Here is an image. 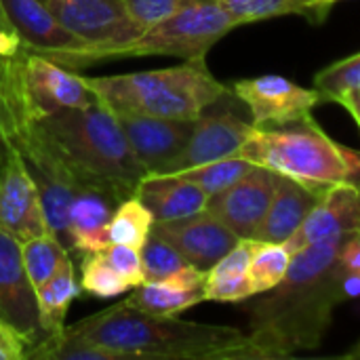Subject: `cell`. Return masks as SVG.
<instances>
[{
	"label": "cell",
	"instance_id": "cell-26",
	"mask_svg": "<svg viewBox=\"0 0 360 360\" xmlns=\"http://www.w3.org/2000/svg\"><path fill=\"white\" fill-rule=\"evenodd\" d=\"M289 264H291V251L283 243L255 240L251 268H249L255 295L274 289L285 278Z\"/></svg>",
	"mask_w": 360,
	"mask_h": 360
},
{
	"label": "cell",
	"instance_id": "cell-21",
	"mask_svg": "<svg viewBox=\"0 0 360 360\" xmlns=\"http://www.w3.org/2000/svg\"><path fill=\"white\" fill-rule=\"evenodd\" d=\"M80 283L76 281L74 262L70 255L61 262L57 272L36 287V300H38V319L44 338L46 335H59L65 329V316L72 306V302L80 295Z\"/></svg>",
	"mask_w": 360,
	"mask_h": 360
},
{
	"label": "cell",
	"instance_id": "cell-32",
	"mask_svg": "<svg viewBox=\"0 0 360 360\" xmlns=\"http://www.w3.org/2000/svg\"><path fill=\"white\" fill-rule=\"evenodd\" d=\"M131 17L146 30L160 23L162 19L175 15L192 0H122Z\"/></svg>",
	"mask_w": 360,
	"mask_h": 360
},
{
	"label": "cell",
	"instance_id": "cell-36",
	"mask_svg": "<svg viewBox=\"0 0 360 360\" xmlns=\"http://www.w3.org/2000/svg\"><path fill=\"white\" fill-rule=\"evenodd\" d=\"M342 291L346 295V302L360 297V272H348L346 270L344 281H342Z\"/></svg>",
	"mask_w": 360,
	"mask_h": 360
},
{
	"label": "cell",
	"instance_id": "cell-9",
	"mask_svg": "<svg viewBox=\"0 0 360 360\" xmlns=\"http://www.w3.org/2000/svg\"><path fill=\"white\" fill-rule=\"evenodd\" d=\"M0 321L32 348L44 333L38 319L36 289L23 268L21 240L0 226Z\"/></svg>",
	"mask_w": 360,
	"mask_h": 360
},
{
	"label": "cell",
	"instance_id": "cell-25",
	"mask_svg": "<svg viewBox=\"0 0 360 360\" xmlns=\"http://www.w3.org/2000/svg\"><path fill=\"white\" fill-rule=\"evenodd\" d=\"M21 257H23V268L36 289L57 272L61 262L68 257V247L55 234L49 232V234L23 240Z\"/></svg>",
	"mask_w": 360,
	"mask_h": 360
},
{
	"label": "cell",
	"instance_id": "cell-18",
	"mask_svg": "<svg viewBox=\"0 0 360 360\" xmlns=\"http://www.w3.org/2000/svg\"><path fill=\"white\" fill-rule=\"evenodd\" d=\"M135 196L152 211L154 224L190 217L205 211L209 202V194L202 188L173 173L146 175L139 181Z\"/></svg>",
	"mask_w": 360,
	"mask_h": 360
},
{
	"label": "cell",
	"instance_id": "cell-38",
	"mask_svg": "<svg viewBox=\"0 0 360 360\" xmlns=\"http://www.w3.org/2000/svg\"><path fill=\"white\" fill-rule=\"evenodd\" d=\"M344 359H360V342L352 348V350H348V352L344 354Z\"/></svg>",
	"mask_w": 360,
	"mask_h": 360
},
{
	"label": "cell",
	"instance_id": "cell-37",
	"mask_svg": "<svg viewBox=\"0 0 360 360\" xmlns=\"http://www.w3.org/2000/svg\"><path fill=\"white\" fill-rule=\"evenodd\" d=\"M338 103H342V105L352 114V118L356 120V124H359L360 129V91H352V93L342 95V97L338 99Z\"/></svg>",
	"mask_w": 360,
	"mask_h": 360
},
{
	"label": "cell",
	"instance_id": "cell-17",
	"mask_svg": "<svg viewBox=\"0 0 360 360\" xmlns=\"http://www.w3.org/2000/svg\"><path fill=\"white\" fill-rule=\"evenodd\" d=\"M327 192V190H325ZM323 190H312L291 177L276 173L274 196L270 209L255 234V240L262 243H287L306 217L314 211L319 200L325 194Z\"/></svg>",
	"mask_w": 360,
	"mask_h": 360
},
{
	"label": "cell",
	"instance_id": "cell-14",
	"mask_svg": "<svg viewBox=\"0 0 360 360\" xmlns=\"http://www.w3.org/2000/svg\"><path fill=\"white\" fill-rule=\"evenodd\" d=\"M253 129H255L253 122L251 124L245 122L230 110H215V112L205 110L194 120V131L190 135V141L169 173H179L213 160L238 156L240 148L245 146Z\"/></svg>",
	"mask_w": 360,
	"mask_h": 360
},
{
	"label": "cell",
	"instance_id": "cell-39",
	"mask_svg": "<svg viewBox=\"0 0 360 360\" xmlns=\"http://www.w3.org/2000/svg\"><path fill=\"white\" fill-rule=\"evenodd\" d=\"M0 27H4V30H11V25H8V19L4 17V11H2V6H0Z\"/></svg>",
	"mask_w": 360,
	"mask_h": 360
},
{
	"label": "cell",
	"instance_id": "cell-8",
	"mask_svg": "<svg viewBox=\"0 0 360 360\" xmlns=\"http://www.w3.org/2000/svg\"><path fill=\"white\" fill-rule=\"evenodd\" d=\"M44 6L84 44L112 46L135 40L146 32L122 0H42Z\"/></svg>",
	"mask_w": 360,
	"mask_h": 360
},
{
	"label": "cell",
	"instance_id": "cell-27",
	"mask_svg": "<svg viewBox=\"0 0 360 360\" xmlns=\"http://www.w3.org/2000/svg\"><path fill=\"white\" fill-rule=\"evenodd\" d=\"M255 165L243 156H230V158H221V160H213L194 169H186L173 175H181L190 181H194L198 188H202L209 196L219 194L224 190H228L230 186H234L236 181H240Z\"/></svg>",
	"mask_w": 360,
	"mask_h": 360
},
{
	"label": "cell",
	"instance_id": "cell-31",
	"mask_svg": "<svg viewBox=\"0 0 360 360\" xmlns=\"http://www.w3.org/2000/svg\"><path fill=\"white\" fill-rule=\"evenodd\" d=\"M103 255L108 257V262L116 268V272L129 283L131 289L139 287L146 283V276H143V266H141V253L133 247H127V245H116V243H110L105 249H103Z\"/></svg>",
	"mask_w": 360,
	"mask_h": 360
},
{
	"label": "cell",
	"instance_id": "cell-13",
	"mask_svg": "<svg viewBox=\"0 0 360 360\" xmlns=\"http://www.w3.org/2000/svg\"><path fill=\"white\" fill-rule=\"evenodd\" d=\"M152 232L171 243L190 266L202 272L217 264L240 240L226 224H221L207 209L184 219L154 224Z\"/></svg>",
	"mask_w": 360,
	"mask_h": 360
},
{
	"label": "cell",
	"instance_id": "cell-30",
	"mask_svg": "<svg viewBox=\"0 0 360 360\" xmlns=\"http://www.w3.org/2000/svg\"><path fill=\"white\" fill-rule=\"evenodd\" d=\"M139 253H141V266H143L146 283L148 281H165L173 272L188 266L184 255L171 243H167L162 236H158L156 232H152L148 236V240L143 243Z\"/></svg>",
	"mask_w": 360,
	"mask_h": 360
},
{
	"label": "cell",
	"instance_id": "cell-12",
	"mask_svg": "<svg viewBox=\"0 0 360 360\" xmlns=\"http://www.w3.org/2000/svg\"><path fill=\"white\" fill-rule=\"evenodd\" d=\"M276 173L266 167H253L240 181L228 190L209 196L207 211L226 224L238 238H255L274 196Z\"/></svg>",
	"mask_w": 360,
	"mask_h": 360
},
{
	"label": "cell",
	"instance_id": "cell-22",
	"mask_svg": "<svg viewBox=\"0 0 360 360\" xmlns=\"http://www.w3.org/2000/svg\"><path fill=\"white\" fill-rule=\"evenodd\" d=\"M219 4L238 25L283 15H302L310 23H323L333 6L331 0H219Z\"/></svg>",
	"mask_w": 360,
	"mask_h": 360
},
{
	"label": "cell",
	"instance_id": "cell-33",
	"mask_svg": "<svg viewBox=\"0 0 360 360\" xmlns=\"http://www.w3.org/2000/svg\"><path fill=\"white\" fill-rule=\"evenodd\" d=\"M27 344L0 321V360H21L25 356Z\"/></svg>",
	"mask_w": 360,
	"mask_h": 360
},
{
	"label": "cell",
	"instance_id": "cell-3",
	"mask_svg": "<svg viewBox=\"0 0 360 360\" xmlns=\"http://www.w3.org/2000/svg\"><path fill=\"white\" fill-rule=\"evenodd\" d=\"M82 188L110 196L116 205L135 194L146 177L116 116L99 101L84 110H63L34 120Z\"/></svg>",
	"mask_w": 360,
	"mask_h": 360
},
{
	"label": "cell",
	"instance_id": "cell-34",
	"mask_svg": "<svg viewBox=\"0 0 360 360\" xmlns=\"http://www.w3.org/2000/svg\"><path fill=\"white\" fill-rule=\"evenodd\" d=\"M342 259L348 272H360V232H354L342 251Z\"/></svg>",
	"mask_w": 360,
	"mask_h": 360
},
{
	"label": "cell",
	"instance_id": "cell-23",
	"mask_svg": "<svg viewBox=\"0 0 360 360\" xmlns=\"http://www.w3.org/2000/svg\"><path fill=\"white\" fill-rule=\"evenodd\" d=\"M129 306L154 314V316H177L192 306L205 302V291H192L169 281H148L133 289V293L124 300Z\"/></svg>",
	"mask_w": 360,
	"mask_h": 360
},
{
	"label": "cell",
	"instance_id": "cell-10",
	"mask_svg": "<svg viewBox=\"0 0 360 360\" xmlns=\"http://www.w3.org/2000/svg\"><path fill=\"white\" fill-rule=\"evenodd\" d=\"M0 226L21 243L51 232L42 213L38 186L23 156L11 146L2 148L0 158Z\"/></svg>",
	"mask_w": 360,
	"mask_h": 360
},
{
	"label": "cell",
	"instance_id": "cell-4",
	"mask_svg": "<svg viewBox=\"0 0 360 360\" xmlns=\"http://www.w3.org/2000/svg\"><path fill=\"white\" fill-rule=\"evenodd\" d=\"M99 103L114 116L141 114L156 118L196 120L230 91L209 70L205 57L179 65L118 76H84Z\"/></svg>",
	"mask_w": 360,
	"mask_h": 360
},
{
	"label": "cell",
	"instance_id": "cell-15",
	"mask_svg": "<svg viewBox=\"0 0 360 360\" xmlns=\"http://www.w3.org/2000/svg\"><path fill=\"white\" fill-rule=\"evenodd\" d=\"M360 232V186L329 188L300 230L283 243L291 253L329 236Z\"/></svg>",
	"mask_w": 360,
	"mask_h": 360
},
{
	"label": "cell",
	"instance_id": "cell-19",
	"mask_svg": "<svg viewBox=\"0 0 360 360\" xmlns=\"http://www.w3.org/2000/svg\"><path fill=\"white\" fill-rule=\"evenodd\" d=\"M116 202L99 190L80 188L68 217V247L78 253H99L110 245V219Z\"/></svg>",
	"mask_w": 360,
	"mask_h": 360
},
{
	"label": "cell",
	"instance_id": "cell-40",
	"mask_svg": "<svg viewBox=\"0 0 360 360\" xmlns=\"http://www.w3.org/2000/svg\"><path fill=\"white\" fill-rule=\"evenodd\" d=\"M2 61V59H0ZM0 158H2V135H0Z\"/></svg>",
	"mask_w": 360,
	"mask_h": 360
},
{
	"label": "cell",
	"instance_id": "cell-29",
	"mask_svg": "<svg viewBox=\"0 0 360 360\" xmlns=\"http://www.w3.org/2000/svg\"><path fill=\"white\" fill-rule=\"evenodd\" d=\"M314 89L325 101H338L346 93L360 91V53L321 70L314 78Z\"/></svg>",
	"mask_w": 360,
	"mask_h": 360
},
{
	"label": "cell",
	"instance_id": "cell-35",
	"mask_svg": "<svg viewBox=\"0 0 360 360\" xmlns=\"http://www.w3.org/2000/svg\"><path fill=\"white\" fill-rule=\"evenodd\" d=\"M21 49H23V44H21L19 36L13 30L0 27V59L15 57Z\"/></svg>",
	"mask_w": 360,
	"mask_h": 360
},
{
	"label": "cell",
	"instance_id": "cell-24",
	"mask_svg": "<svg viewBox=\"0 0 360 360\" xmlns=\"http://www.w3.org/2000/svg\"><path fill=\"white\" fill-rule=\"evenodd\" d=\"M152 226H154L152 211L133 194L114 207L110 219V243L127 245L139 251L148 240V236L152 234Z\"/></svg>",
	"mask_w": 360,
	"mask_h": 360
},
{
	"label": "cell",
	"instance_id": "cell-6",
	"mask_svg": "<svg viewBox=\"0 0 360 360\" xmlns=\"http://www.w3.org/2000/svg\"><path fill=\"white\" fill-rule=\"evenodd\" d=\"M234 27H238V21L219 4V0H192L175 15L148 27L141 36L124 44H80L72 49L46 51L40 55L74 72L103 61L152 55L196 59L205 57Z\"/></svg>",
	"mask_w": 360,
	"mask_h": 360
},
{
	"label": "cell",
	"instance_id": "cell-41",
	"mask_svg": "<svg viewBox=\"0 0 360 360\" xmlns=\"http://www.w3.org/2000/svg\"><path fill=\"white\" fill-rule=\"evenodd\" d=\"M331 2H333V4H335V2H340V0H331Z\"/></svg>",
	"mask_w": 360,
	"mask_h": 360
},
{
	"label": "cell",
	"instance_id": "cell-16",
	"mask_svg": "<svg viewBox=\"0 0 360 360\" xmlns=\"http://www.w3.org/2000/svg\"><path fill=\"white\" fill-rule=\"evenodd\" d=\"M11 30L19 36L23 49L34 53L72 49L84 44L44 6L42 0H0Z\"/></svg>",
	"mask_w": 360,
	"mask_h": 360
},
{
	"label": "cell",
	"instance_id": "cell-20",
	"mask_svg": "<svg viewBox=\"0 0 360 360\" xmlns=\"http://www.w3.org/2000/svg\"><path fill=\"white\" fill-rule=\"evenodd\" d=\"M255 238H240L205 274V302H243L255 295L251 285V257Z\"/></svg>",
	"mask_w": 360,
	"mask_h": 360
},
{
	"label": "cell",
	"instance_id": "cell-2",
	"mask_svg": "<svg viewBox=\"0 0 360 360\" xmlns=\"http://www.w3.org/2000/svg\"><path fill=\"white\" fill-rule=\"evenodd\" d=\"M65 329L124 354L127 360H266L249 333L234 327L154 316L127 302H118Z\"/></svg>",
	"mask_w": 360,
	"mask_h": 360
},
{
	"label": "cell",
	"instance_id": "cell-5",
	"mask_svg": "<svg viewBox=\"0 0 360 360\" xmlns=\"http://www.w3.org/2000/svg\"><path fill=\"white\" fill-rule=\"evenodd\" d=\"M238 156L312 190L360 186V152L331 139L314 118L255 127Z\"/></svg>",
	"mask_w": 360,
	"mask_h": 360
},
{
	"label": "cell",
	"instance_id": "cell-11",
	"mask_svg": "<svg viewBox=\"0 0 360 360\" xmlns=\"http://www.w3.org/2000/svg\"><path fill=\"white\" fill-rule=\"evenodd\" d=\"M116 120L124 131L127 141L146 175L169 173L179 154L186 150L194 131V120L156 118L141 114H118Z\"/></svg>",
	"mask_w": 360,
	"mask_h": 360
},
{
	"label": "cell",
	"instance_id": "cell-28",
	"mask_svg": "<svg viewBox=\"0 0 360 360\" xmlns=\"http://www.w3.org/2000/svg\"><path fill=\"white\" fill-rule=\"evenodd\" d=\"M80 289L93 297L110 300L131 291L129 283L116 272V268L108 262L103 251L84 253L80 264Z\"/></svg>",
	"mask_w": 360,
	"mask_h": 360
},
{
	"label": "cell",
	"instance_id": "cell-7",
	"mask_svg": "<svg viewBox=\"0 0 360 360\" xmlns=\"http://www.w3.org/2000/svg\"><path fill=\"white\" fill-rule=\"evenodd\" d=\"M232 93L247 103L255 127H281L312 118V110L325 101L316 89H306L278 74L236 80Z\"/></svg>",
	"mask_w": 360,
	"mask_h": 360
},
{
	"label": "cell",
	"instance_id": "cell-1",
	"mask_svg": "<svg viewBox=\"0 0 360 360\" xmlns=\"http://www.w3.org/2000/svg\"><path fill=\"white\" fill-rule=\"evenodd\" d=\"M354 232L312 243L291 253L285 278L249 310V338L264 359H291L321 346L333 312L346 302L342 251Z\"/></svg>",
	"mask_w": 360,
	"mask_h": 360
}]
</instances>
